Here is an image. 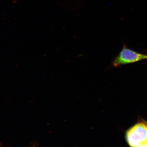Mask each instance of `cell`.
<instances>
[{
    "mask_svg": "<svg viewBox=\"0 0 147 147\" xmlns=\"http://www.w3.org/2000/svg\"><path fill=\"white\" fill-rule=\"evenodd\" d=\"M146 147H147V142H146Z\"/></svg>",
    "mask_w": 147,
    "mask_h": 147,
    "instance_id": "obj_3",
    "label": "cell"
},
{
    "mask_svg": "<svg viewBox=\"0 0 147 147\" xmlns=\"http://www.w3.org/2000/svg\"><path fill=\"white\" fill-rule=\"evenodd\" d=\"M147 59V55L140 54L123 46L120 53L113 62L114 67L133 63Z\"/></svg>",
    "mask_w": 147,
    "mask_h": 147,
    "instance_id": "obj_2",
    "label": "cell"
},
{
    "mask_svg": "<svg viewBox=\"0 0 147 147\" xmlns=\"http://www.w3.org/2000/svg\"><path fill=\"white\" fill-rule=\"evenodd\" d=\"M126 139L130 146L146 147L147 125L144 122L136 124L126 132Z\"/></svg>",
    "mask_w": 147,
    "mask_h": 147,
    "instance_id": "obj_1",
    "label": "cell"
},
{
    "mask_svg": "<svg viewBox=\"0 0 147 147\" xmlns=\"http://www.w3.org/2000/svg\"><path fill=\"white\" fill-rule=\"evenodd\" d=\"M146 123L147 125V122H146Z\"/></svg>",
    "mask_w": 147,
    "mask_h": 147,
    "instance_id": "obj_4",
    "label": "cell"
}]
</instances>
